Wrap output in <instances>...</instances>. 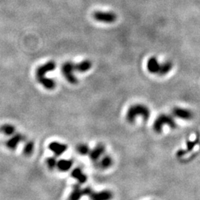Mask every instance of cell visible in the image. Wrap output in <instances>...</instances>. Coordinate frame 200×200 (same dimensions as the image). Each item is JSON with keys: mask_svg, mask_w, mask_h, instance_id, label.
Instances as JSON below:
<instances>
[{"mask_svg": "<svg viewBox=\"0 0 200 200\" xmlns=\"http://www.w3.org/2000/svg\"><path fill=\"white\" fill-rule=\"evenodd\" d=\"M16 128L13 125L11 124H5L0 127V132L4 133L5 135L11 136L15 133Z\"/></svg>", "mask_w": 200, "mask_h": 200, "instance_id": "19", "label": "cell"}, {"mask_svg": "<svg viewBox=\"0 0 200 200\" xmlns=\"http://www.w3.org/2000/svg\"><path fill=\"white\" fill-rule=\"evenodd\" d=\"M71 177L73 179H77L79 184H84L87 181L88 177L85 173H84L82 170L80 168H76L72 171L71 172Z\"/></svg>", "mask_w": 200, "mask_h": 200, "instance_id": "13", "label": "cell"}, {"mask_svg": "<svg viewBox=\"0 0 200 200\" xmlns=\"http://www.w3.org/2000/svg\"><path fill=\"white\" fill-rule=\"evenodd\" d=\"M99 168L102 169H108L113 164V160L111 156L104 155L97 162Z\"/></svg>", "mask_w": 200, "mask_h": 200, "instance_id": "15", "label": "cell"}, {"mask_svg": "<svg viewBox=\"0 0 200 200\" xmlns=\"http://www.w3.org/2000/svg\"><path fill=\"white\" fill-rule=\"evenodd\" d=\"M91 191L92 190L90 188H82L79 185H76L73 186L68 200H80L83 196H89Z\"/></svg>", "mask_w": 200, "mask_h": 200, "instance_id": "7", "label": "cell"}, {"mask_svg": "<svg viewBox=\"0 0 200 200\" xmlns=\"http://www.w3.org/2000/svg\"><path fill=\"white\" fill-rule=\"evenodd\" d=\"M93 17L96 21L107 24L115 22L117 19V15L113 11H97L93 13Z\"/></svg>", "mask_w": 200, "mask_h": 200, "instance_id": "4", "label": "cell"}, {"mask_svg": "<svg viewBox=\"0 0 200 200\" xmlns=\"http://www.w3.org/2000/svg\"><path fill=\"white\" fill-rule=\"evenodd\" d=\"M172 115L173 117L188 121L193 118V113L188 108L182 107H174L172 110Z\"/></svg>", "mask_w": 200, "mask_h": 200, "instance_id": "6", "label": "cell"}, {"mask_svg": "<svg viewBox=\"0 0 200 200\" xmlns=\"http://www.w3.org/2000/svg\"><path fill=\"white\" fill-rule=\"evenodd\" d=\"M199 142V137H197L195 139V140H193V141H188L187 142V147H186V149L185 150H180L177 153V155L178 157H182L185 156L186 153H189L191 152L192 150L195 148V146L198 145V143Z\"/></svg>", "mask_w": 200, "mask_h": 200, "instance_id": "14", "label": "cell"}, {"mask_svg": "<svg viewBox=\"0 0 200 200\" xmlns=\"http://www.w3.org/2000/svg\"><path fill=\"white\" fill-rule=\"evenodd\" d=\"M77 152L79 153V154L83 155V156L89 154L90 151H91L89 146L87 144H80V145L77 146Z\"/></svg>", "mask_w": 200, "mask_h": 200, "instance_id": "20", "label": "cell"}, {"mask_svg": "<svg viewBox=\"0 0 200 200\" xmlns=\"http://www.w3.org/2000/svg\"><path fill=\"white\" fill-rule=\"evenodd\" d=\"M73 165V162L70 159H60L57 161V168L60 171L66 172L69 171Z\"/></svg>", "mask_w": 200, "mask_h": 200, "instance_id": "17", "label": "cell"}, {"mask_svg": "<svg viewBox=\"0 0 200 200\" xmlns=\"http://www.w3.org/2000/svg\"><path fill=\"white\" fill-rule=\"evenodd\" d=\"M48 148L54 153L55 156L59 157V156L63 154L67 151L68 147L65 144H62L58 142H53L49 144Z\"/></svg>", "mask_w": 200, "mask_h": 200, "instance_id": "11", "label": "cell"}, {"mask_svg": "<svg viewBox=\"0 0 200 200\" xmlns=\"http://www.w3.org/2000/svg\"><path fill=\"white\" fill-rule=\"evenodd\" d=\"M74 64L71 62H67L64 63L62 67V72L64 77L67 81H68L71 84H77L78 80L77 77L73 74V71H74Z\"/></svg>", "mask_w": 200, "mask_h": 200, "instance_id": "5", "label": "cell"}, {"mask_svg": "<svg viewBox=\"0 0 200 200\" xmlns=\"http://www.w3.org/2000/svg\"><path fill=\"white\" fill-rule=\"evenodd\" d=\"M88 197L91 200H111L113 198V193L109 190H103L99 192L92 191Z\"/></svg>", "mask_w": 200, "mask_h": 200, "instance_id": "9", "label": "cell"}, {"mask_svg": "<svg viewBox=\"0 0 200 200\" xmlns=\"http://www.w3.org/2000/svg\"><path fill=\"white\" fill-rule=\"evenodd\" d=\"M147 70L152 74L158 76H165L168 74L173 69V65L171 61L160 62L155 57H151L148 59Z\"/></svg>", "mask_w": 200, "mask_h": 200, "instance_id": "1", "label": "cell"}, {"mask_svg": "<svg viewBox=\"0 0 200 200\" xmlns=\"http://www.w3.org/2000/svg\"><path fill=\"white\" fill-rule=\"evenodd\" d=\"M25 137L20 133H16L13 137L6 142V146L11 150H14L17 148L18 145L25 140Z\"/></svg>", "mask_w": 200, "mask_h": 200, "instance_id": "12", "label": "cell"}, {"mask_svg": "<svg viewBox=\"0 0 200 200\" xmlns=\"http://www.w3.org/2000/svg\"><path fill=\"white\" fill-rule=\"evenodd\" d=\"M105 146L103 144H98L93 149L90 151L89 157L92 162H97L105 155Z\"/></svg>", "mask_w": 200, "mask_h": 200, "instance_id": "8", "label": "cell"}, {"mask_svg": "<svg viewBox=\"0 0 200 200\" xmlns=\"http://www.w3.org/2000/svg\"><path fill=\"white\" fill-rule=\"evenodd\" d=\"M37 80L40 84H42V85L45 88L48 90H52L56 87L55 81L53 79H50V78L44 77L39 78V79H37Z\"/></svg>", "mask_w": 200, "mask_h": 200, "instance_id": "18", "label": "cell"}, {"mask_svg": "<svg viewBox=\"0 0 200 200\" xmlns=\"http://www.w3.org/2000/svg\"><path fill=\"white\" fill-rule=\"evenodd\" d=\"M56 68V63L53 61L48 62L47 63L44 64V65L39 66L37 69L36 71V76H37V79L45 77V74L49 71H53Z\"/></svg>", "mask_w": 200, "mask_h": 200, "instance_id": "10", "label": "cell"}, {"mask_svg": "<svg viewBox=\"0 0 200 200\" xmlns=\"http://www.w3.org/2000/svg\"><path fill=\"white\" fill-rule=\"evenodd\" d=\"M165 127L175 128L177 127V122L173 115L168 113H161L156 118L153 128L156 133H161Z\"/></svg>", "mask_w": 200, "mask_h": 200, "instance_id": "3", "label": "cell"}, {"mask_svg": "<svg viewBox=\"0 0 200 200\" xmlns=\"http://www.w3.org/2000/svg\"><path fill=\"white\" fill-rule=\"evenodd\" d=\"M91 67L92 63L88 59L84 60V61L78 64H74V70L76 71L80 72V73H84V72L89 71L91 68Z\"/></svg>", "mask_w": 200, "mask_h": 200, "instance_id": "16", "label": "cell"}, {"mask_svg": "<svg viewBox=\"0 0 200 200\" xmlns=\"http://www.w3.org/2000/svg\"><path fill=\"white\" fill-rule=\"evenodd\" d=\"M150 116L151 111L149 108L144 104L137 103L130 106L126 112L125 118L129 123H133L137 118L140 117L142 119L147 120Z\"/></svg>", "mask_w": 200, "mask_h": 200, "instance_id": "2", "label": "cell"}, {"mask_svg": "<svg viewBox=\"0 0 200 200\" xmlns=\"http://www.w3.org/2000/svg\"><path fill=\"white\" fill-rule=\"evenodd\" d=\"M46 163H47L48 167L50 169L53 170L55 168H57V160L56 159L55 157H49L46 160Z\"/></svg>", "mask_w": 200, "mask_h": 200, "instance_id": "22", "label": "cell"}, {"mask_svg": "<svg viewBox=\"0 0 200 200\" xmlns=\"http://www.w3.org/2000/svg\"><path fill=\"white\" fill-rule=\"evenodd\" d=\"M33 149H34V143L32 141H28L25 144V147H24V153L26 156H30L33 153Z\"/></svg>", "mask_w": 200, "mask_h": 200, "instance_id": "21", "label": "cell"}]
</instances>
